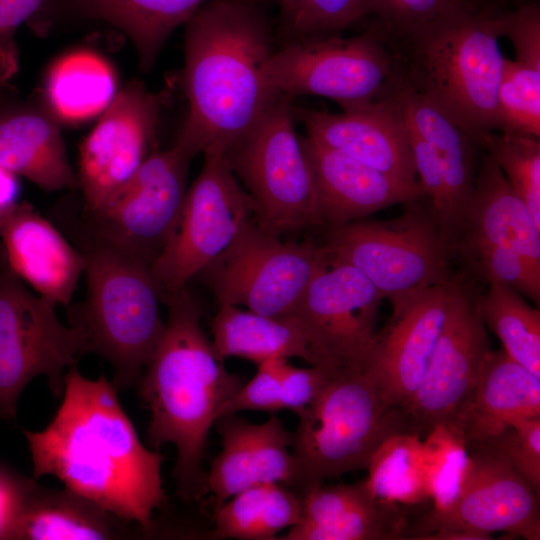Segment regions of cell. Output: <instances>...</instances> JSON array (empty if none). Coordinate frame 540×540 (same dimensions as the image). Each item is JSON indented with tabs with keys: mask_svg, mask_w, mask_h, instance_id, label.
Returning <instances> with one entry per match:
<instances>
[{
	"mask_svg": "<svg viewBox=\"0 0 540 540\" xmlns=\"http://www.w3.org/2000/svg\"><path fill=\"white\" fill-rule=\"evenodd\" d=\"M215 423L221 450L206 473V491L213 497L214 511L235 494L257 484L275 482L291 487L293 433L277 416L255 424L232 414Z\"/></svg>",
	"mask_w": 540,
	"mask_h": 540,
	"instance_id": "21",
	"label": "cell"
},
{
	"mask_svg": "<svg viewBox=\"0 0 540 540\" xmlns=\"http://www.w3.org/2000/svg\"><path fill=\"white\" fill-rule=\"evenodd\" d=\"M301 144L326 228L421 196L419 187L403 184L308 135L301 137Z\"/></svg>",
	"mask_w": 540,
	"mask_h": 540,
	"instance_id": "23",
	"label": "cell"
},
{
	"mask_svg": "<svg viewBox=\"0 0 540 540\" xmlns=\"http://www.w3.org/2000/svg\"><path fill=\"white\" fill-rule=\"evenodd\" d=\"M44 0H0V83L16 67L13 37L21 24L32 18Z\"/></svg>",
	"mask_w": 540,
	"mask_h": 540,
	"instance_id": "46",
	"label": "cell"
},
{
	"mask_svg": "<svg viewBox=\"0 0 540 540\" xmlns=\"http://www.w3.org/2000/svg\"><path fill=\"white\" fill-rule=\"evenodd\" d=\"M202 169L187 189L169 243L151 266L164 298L187 283L233 242L255 219L254 207L224 153H203Z\"/></svg>",
	"mask_w": 540,
	"mask_h": 540,
	"instance_id": "13",
	"label": "cell"
},
{
	"mask_svg": "<svg viewBox=\"0 0 540 540\" xmlns=\"http://www.w3.org/2000/svg\"><path fill=\"white\" fill-rule=\"evenodd\" d=\"M117 392L104 374L91 380L76 366L68 369L52 420L40 431L24 430L33 478L54 476L65 488L148 531L154 511L166 500L164 457L141 442Z\"/></svg>",
	"mask_w": 540,
	"mask_h": 540,
	"instance_id": "1",
	"label": "cell"
},
{
	"mask_svg": "<svg viewBox=\"0 0 540 540\" xmlns=\"http://www.w3.org/2000/svg\"><path fill=\"white\" fill-rule=\"evenodd\" d=\"M122 520L65 488L48 489L34 481L13 540H87L122 538Z\"/></svg>",
	"mask_w": 540,
	"mask_h": 540,
	"instance_id": "30",
	"label": "cell"
},
{
	"mask_svg": "<svg viewBox=\"0 0 540 540\" xmlns=\"http://www.w3.org/2000/svg\"><path fill=\"white\" fill-rule=\"evenodd\" d=\"M467 448L461 430L452 423L436 424L427 432L423 449L432 513L448 511L461 495L471 467Z\"/></svg>",
	"mask_w": 540,
	"mask_h": 540,
	"instance_id": "35",
	"label": "cell"
},
{
	"mask_svg": "<svg viewBox=\"0 0 540 540\" xmlns=\"http://www.w3.org/2000/svg\"><path fill=\"white\" fill-rule=\"evenodd\" d=\"M489 350L474 297L458 279L422 380L402 409L408 431L419 434L436 424L454 422L470 400Z\"/></svg>",
	"mask_w": 540,
	"mask_h": 540,
	"instance_id": "15",
	"label": "cell"
},
{
	"mask_svg": "<svg viewBox=\"0 0 540 540\" xmlns=\"http://www.w3.org/2000/svg\"><path fill=\"white\" fill-rule=\"evenodd\" d=\"M0 250L38 295L68 307L84 271L80 252L60 228L27 202L0 211Z\"/></svg>",
	"mask_w": 540,
	"mask_h": 540,
	"instance_id": "20",
	"label": "cell"
},
{
	"mask_svg": "<svg viewBox=\"0 0 540 540\" xmlns=\"http://www.w3.org/2000/svg\"><path fill=\"white\" fill-rule=\"evenodd\" d=\"M299 521L285 540H376L398 534L399 524L388 520L382 504L362 483L316 485L301 495Z\"/></svg>",
	"mask_w": 540,
	"mask_h": 540,
	"instance_id": "27",
	"label": "cell"
},
{
	"mask_svg": "<svg viewBox=\"0 0 540 540\" xmlns=\"http://www.w3.org/2000/svg\"><path fill=\"white\" fill-rule=\"evenodd\" d=\"M293 98L281 95L225 152L270 235L323 226L312 174L295 131Z\"/></svg>",
	"mask_w": 540,
	"mask_h": 540,
	"instance_id": "8",
	"label": "cell"
},
{
	"mask_svg": "<svg viewBox=\"0 0 540 540\" xmlns=\"http://www.w3.org/2000/svg\"><path fill=\"white\" fill-rule=\"evenodd\" d=\"M211 321L212 345L222 360L239 357L257 365L273 358H300L319 366L305 334L289 316L261 315L238 306H218Z\"/></svg>",
	"mask_w": 540,
	"mask_h": 540,
	"instance_id": "29",
	"label": "cell"
},
{
	"mask_svg": "<svg viewBox=\"0 0 540 540\" xmlns=\"http://www.w3.org/2000/svg\"><path fill=\"white\" fill-rule=\"evenodd\" d=\"M0 166L45 191L78 186L58 126L38 112L0 117Z\"/></svg>",
	"mask_w": 540,
	"mask_h": 540,
	"instance_id": "28",
	"label": "cell"
},
{
	"mask_svg": "<svg viewBox=\"0 0 540 540\" xmlns=\"http://www.w3.org/2000/svg\"><path fill=\"white\" fill-rule=\"evenodd\" d=\"M475 310L485 328L501 341L504 352L540 377V312L516 290L490 283L474 298Z\"/></svg>",
	"mask_w": 540,
	"mask_h": 540,
	"instance_id": "34",
	"label": "cell"
},
{
	"mask_svg": "<svg viewBox=\"0 0 540 540\" xmlns=\"http://www.w3.org/2000/svg\"><path fill=\"white\" fill-rule=\"evenodd\" d=\"M208 0H44L38 12L104 21L128 36L149 70L171 33Z\"/></svg>",
	"mask_w": 540,
	"mask_h": 540,
	"instance_id": "26",
	"label": "cell"
},
{
	"mask_svg": "<svg viewBox=\"0 0 540 540\" xmlns=\"http://www.w3.org/2000/svg\"><path fill=\"white\" fill-rule=\"evenodd\" d=\"M535 417H540V377L503 349H490L468 404L451 423L470 446L486 443L517 420Z\"/></svg>",
	"mask_w": 540,
	"mask_h": 540,
	"instance_id": "24",
	"label": "cell"
},
{
	"mask_svg": "<svg viewBox=\"0 0 540 540\" xmlns=\"http://www.w3.org/2000/svg\"><path fill=\"white\" fill-rule=\"evenodd\" d=\"M19 191L17 175L0 166V211L17 203Z\"/></svg>",
	"mask_w": 540,
	"mask_h": 540,
	"instance_id": "48",
	"label": "cell"
},
{
	"mask_svg": "<svg viewBox=\"0 0 540 540\" xmlns=\"http://www.w3.org/2000/svg\"><path fill=\"white\" fill-rule=\"evenodd\" d=\"M275 9L277 38L340 33L364 19L361 0H266Z\"/></svg>",
	"mask_w": 540,
	"mask_h": 540,
	"instance_id": "38",
	"label": "cell"
},
{
	"mask_svg": "<svg viewBox=\"0 0 540 540\" xmlns=\"http://www.w3.org/2000/svg\"><path fill=\"white\" fill-rule=\"evenodd\" d=\"M191 160L176 146L154 150L101 206L76 209L81 221L110 246L152 266L177 227Z\"/></svg>",
	"mask_w": 540,
	"mask_h": 540,
	"instance_id": "12",
	"label": "cell"
},
{
	"mask_svg": "<svg viewBox=\"0 0 540 540\" xmlns=\"http://www.w3.org/2000/svg\"><path fill=\"white\" fill-rule=\"evenodd\" d=\"M511 8V7H510ZM508 8L457 13L394 38H383L395 78L423 96L480 143L499 132L497 93L506 57L497 18Z\"/></svg>",
	"mask_w": 540,
	"mask_h": 540,
	"instance_id": "4",
	"label": "cell"
},
{
	"mask_svg": "<svg viewBox=\"0 0 540 540\" xmlns=\"http://www.w3.org/2000/svg\"><path fill=\"white\" fill-rule=\"evenodd\" d=\"M293 114L306 135L403 184L419 187L408 129L390 96L346 106L341 113L293 105Z\"/></svg>",
	"mask_w": 540,
	"mask_h": 540,
	"instance_id": "19",
	"label": "cell"
},
{
	"mask_svg": "<svg viewBox=\"0 0 540 540\" xmlns=\"http://www.w3.org/2000/svg\"><path fill=\"white\" fill-rule=\"evenodd\" d=\"M298 417L291 488L300 496L326 479L366 468L387 436L408 431L402 411L386 405L362 371L332 377Z\"/></svg>",
	"mask_w": 540,
	"mask_h": 540,
	"instance_id": "6",
	"label": "cell"
},
{
	"mask_svg": "<svg viewBox=\"0 0 540 540\" xmlns=\"http://www.w3.org/2000/svg\"><path fill=\"white\" fill-rule=\"evenodd\" d=\"M116 77L109 63L90 51L65 55L51 68L46 96L53 112L67 121L101 114L116 96Z\"/></svg>",
	"mask_w": 540,
	"mask_h": 540,
	"instance_id": "32",
	"label": "cell"
},
{
	"mask_svg": "<svg viewBox=\"0 0 540 540\" xmlns=\"http://www.w3.org/2000/svg\"><path fill=\"white\" fill-rule=\"evenodd\" d=\"M55 305L33 294L0 250V416L13 419L29 382L45 376L63 393L64 371L89 353L83 333L63 324Z\"/></svg>",
	"mask_w": 540,
	"mask_h": 540,
	"instance_id": "10",
	"label": "cell"
},
{
	"mask_svg": "<svg viewBox=\"0 0 540 540\" xmlns=\"http://www.w3.org/2000/svg\"><path fill=\"white\" fill-rule=\"evenodd\" d=\"M499 132L540 137V69L506 58L497 93Z\"/></svg>",
	"mask_w": 540,
	"mask_h": 540,
	"instance_id": "39",
	"label": "cell"
},
{
	"mask_svg": "<svg viewBox=\"0 0 540 540\" xmlns=\"http://www.w3.org/2000/svg\"><path fill=\"white\" fill-rule=\"evenodd\" d=\"M475 244L509 248L540 270V226L499 166L483 150L456 249Z\"/></svg>",
	"mask_w": 540,
	"mask_h": 540,
	"instance_id": "25",
	"label": "cell"
},
{
	"mask_svg": "<svg viewBox=\"0 0 540 540\" xmlns=\"http://www.w3.org/2000/svg\"><path fill=\"white\" fill-rule=\"evenodd\" d=\"M487 283L503 284L539 305L540 270L519 253L502 246L475 244L456 249Z\"/></svg>",
	"mask_w": 540,
	"mask_h": 540,
	"instance_id": "40",
	"label": "cell"
},
{
	"mask_svg": "<svg viewBox=\"0 0 540 540\" xmlns=\"http://www.w3.org/2000/svg\"><path fill=\"white\" fill-rule=\"evenodd\" d=\"M392 220H355L327 228L322 245L332 261L358 270L392 306V313L424 290L449 281L447 247L428 203L406 202Z\"/></svg>",
	"mask_w": 540,
	"mask_h": 540,
	"instance_id": "7",
	"label": "cell"
},
{
	"mask_svg": "<svg viewBox=\"0 0 540 540\" xmlns=\"http://www.w3.org/2000/svg\"><path fill=\"white\" fill-rule=\"evenodd\" d=\"M158 116L156 99L139 82L128 84L101 113L80 148L77 179L85 210L101 206L154 151Z\"/></svg>",
	"mask_w": 540,
	"mask_h": 540,
	"instance_id": "17",
	"label": "cell"
},
{
	"mask_svg": "<svg viewBox=\"0 0 540 540\" xmlns=\"http://www.w3.org/2000/svg\"><path fill=\"white\" fill-rule=\"evenodd\" d=\"M391 51L378 30L287 40L267 60L264 74L279 94L330 98L341 108L384 96L394 77Z\"/></svg>",
	"mask_w": 540,
	"mask_h": 540,
	"instance_id": "9",
	"label": "cell"
},
{
	"mask_svg": "<svg viewBox=\"0 0 540 540\" xmlns=\"http://www.w3.org/2000/svg\"><path fill=\"white\" fill-rule=\"evenodd\" d=\"M364 18L372 19L382 38L412 32L457 13L508 7L498 0H361Z\"/></svg>",
	"mask_w": 540,
	"mask_h": 540,
	"instance_id": "37",
	"label": "cell"
},
{
	"mask_svg": "<svg viewBox=\"0 0 540 540\" xmlns=\"http://www.w3.org/2000/svg\"><path fill=\"white\" fill-rule=\"evenodd\" d=\"M301 496L283 483L246 488L214 511L212 539L272 540L300 519Z\"/></svg>",
	"mask_w": 540,
	"mask_h": 540,
	"instance_id": "31",
	"label": "cell"
},
{
	"mask_svg": "<svg viewBox=\"0 0 540 540\" xmlns=\"http://www.w3.org/2000/svg\"><path fill=\"white\" fill-rule=\"evenodd\" d=\"M500 38L513 45L515 60L540 69V5L538 1L521 3L502 11L497 18Z\"/></svg>",
	"mask_w": 540,
	"mask_h": 540,
	"instance_id": "43",
	"label": "cell"
},
{
	"mask_svg": "<svg viewBox=\"0 0 540 540\" xmlns=\"http://www.w3.org/2000/svg\"><path fill=\"white\" fill-rule=\"evenodd\" d=\"M367 478L361 482L379 504L416 505L429 499L423 440L399 431L387 436L372 453Z\"/></svg>",
	"mask_w": 540,
	"mask_h": 540,
	"instance_id": "33",
	"label": "cell"
},
{
	"mask_svg": "<svg viewBox=\"0 0 540 540\" xmlns=\"http://www.w3.org/2000/svg\"><path fill=\"white\" fill-rule=\"evenodd\" d=\"M327 261L323 246L284 242L254 219L196 277L218 306H242L261 315L285 317Z\"/></svg>",
	"mask_w": 540,
	"mask_h": 540,
	"instance_id": "11",
	"label": "cell"
},
{
	"mask_svg": "<svg viewBox=\"0 0 540 540\" xmlns=\"http://www.w3.org/2000/svg\"><path fill=\"white\" fill-rule=\"evenodd\" d=\"M483 445L501 454L540 494V417L517 420Z\"/></svg>",
	"mask_w": 540,
	"mask_h": 540,
	"instance_id": "41",
	"label": "cell"
},
{
	"mask_svg": "<svg viewBox=\"0 0 540 540\" xmlns=\"http://www.w3.org/2000/svg\"><path fill=\"white\" fill-rule=\"evenodd\" d=\"M500 1L502 4L508 6V7H513V6H516V5H519L521 3H525V2H531V1H538V0H498Z\"/></svg>",
	"mask_w": 540,
	"mask_h": 540,
	"instance_id": "49",
	"label": "cell"
},
{
	"mask_svg": "<svg viewBox=\"0 0 540 540\" xmlns=\"http://www.w3.org/2000/svg\"><path fill=\"white\" fill-rule=\"evenodd\" d=\"M458 278L432 286L392 313L377 332L362 372L386 405L402 409L416 392L433 353Z\"/></svg>",
	"mask_w": 540,
	"mask_h": 540,
	"instance_id": "18",
	"label": "cell"
},
{
	"mask_svg": "<svg viewBox=\"0 0 540 540\" xmlns=\"http://www.w3.org/2000/svg\"><path fill=\"white\" fill-rule=\"evenodd\" d=\"M474 446L469 476L458 500L444 513H429L414 538L452 530L474 534L479 540L491 539L494 532L539 540V495L496 450Z\"/></svg>",
	"mask_w": 540,
	"mask_h": 540,
	"instance_id": "16",
	"label": "cell"
},
{
	"mask_svg": "<svg viewBox=\"0 0 540 540\" xmlns=\"http://www.w3.org/2000/svg\"><path fill=\"white\" fill-rule=\"evenodd\" d=\"M406 126L421 191L420 197L428 203L436 225L443 237L447 220V194L443 173L429 144L407 124Z\"/></svg>",
	"mask_w": 540,
	"mask_h": 540,
	"instance_id": "44",
	"label": "cell"
},
{
	"mask_svg": "<svg viewBox=\"0 0 540 540\" xmlns=\"http://www.w3.org/2000/svg\"><path fill=\"white\" fill-rule=\"evenodd\" d=\"M480 146L499 166L540 226V140L538 137L489 132Z\"/></svg>",
	"mask_w": 540,
	"mask_h": 540,
	"instance_id": "36",
	"label": "cell"
},
{
	"mask_svg": "<svg viewBox=\"0 0 540 540\" xmlns=\"http://www.w3.org/2000/svg\"><path fill=\"white\" fill-rule=\"evenodd\" d=\"M266 0H208L185 24L188 114L174 146L225 152L282 95L264 68L277 39Z\"/></svg>",
	"mask_w": 540,
	"mask_h": 540,
	"instance_id": "2",
	"label": "cell"
},
{
	"mask_svg": "<svg viewBox=\"0 0 540 540\" xmlns=\"http://www.w3.org/2000/svg\"><path fill=\"white\" fill-rule=\"evenodd\" d=\"M382 300L358 270L328 258L288 316L302 329L319 367L335 373L362 371Z\"/></svg>",
	"mask_w": 540,
	"mask_h": 540,
	"instance_id": "14",
	"label": "cell"
},
{
	"mask_svg": "<svg viewBox=\"0 0 540 540\" xmlns=\"http://www.w3.org/2000/svg\"><path fill=\"white\" fill-rule=\"evenodd\" d=\"M164 304V332L137 384L150 412L149 443L154 449L176 447L177 493L194 501L207 493L203 458L210 429L243 380L216 354L187 286L166 296Z\"/></svg>",
	"mask_w": 540,
	"mask_h": 540,
	"instance_id": "3",
	"label": "cell"
},
{
	"mask_svg": "<svg viewBox=\"0 0 540 540\" xmlns=\"http://www.w3.org/2000/svg\"><path fill=\"white\" fill-rule=\"evenodd\" d=\"M286 360L273 358L258 364L256 374L227 400L219 418L240 411H280V374Z\"/></svg>",
	"mask_w": 540,
	"mask_h": 540,
	"instance_id": "42",
	"label": "cell"
},
{
	"mask_svg": "<svg viewBox=\"0 0 540 540\" xmlns=\"http://www.w3.org/2000/svg\"><path fill=\"white\" fill-rule=\"evenodd\" d=\"M337 374L319 366L295 367L286 360L280 374L281 410H290L299 416Z\"/></svg>",
	"mask_w": 540,
	"mask_h": 540,
	"instance_id": "45",
	"label": "cell"
},
{
	"mask_svg": "<svg viewBox=\"0 0 540 540\" xmlns=\"http://www.w3.org/2000/svg\"><path fill=\"white\" fill-rule=\"evenodd\" d=\"M386 95L396 102L406 124L429 144L439 162L447 194L443 237L449 250L455 251L474 190L482 153L480 143L435 104L401 84L395 75Z\"/></svg>",
	"mask_w": 540,
	"mask_h": 540,
	"instance_id": "22",
	"label": "cell"
},
{
	"mask_svg": "<svg viewBox=\"0 0 540 540\" xmlns=\"http://www.w3.org/2000/svg\"><path fill=\"white\" fill-rule=\"evenodd\" d=\"M55 217L80 252L87 281L84 303L69 308V325L83 333L89 353L111 364L117 390L127 389L138 383L164 332L162 290L150 265L95 236L76 209Z\"/></svg>",
	"mask_w": 540,
	"mask_h": 540,
	"instance_id": "5",
	"label": "cell"
},
{
	"mask_svg": "<svg viewBox=\"0 0 540 540\" xmlns=\"http://www.w3.org/2000/svg\"><path fill=\"white\" fill-rule=\"evenodd\" d=\"M34 481L0 467V540H13Z\"/></svg>",
	"mask_w": 540,
	"mask_h": 540,
	"instance_id": "47",
	"label": "cell"
}]
</instances>
